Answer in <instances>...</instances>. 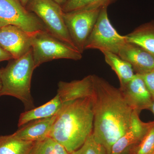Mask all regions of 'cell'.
I'll list each match as a JSON object with an SVG mask.
<instances>
[{
	"label": "cell",
	"mask_w": 154,
	"mask_h": 154,
	"mask_svg": "<svg viewBox=\"0 0 154 154\" xmlns=\"http://www.w3.org/2000/svg\"><path fill=\"white\" fill-rule=\"evenodd\" d=\"M30 154H70L66 149L51 137L36 142Z\"/></svg>",
	"instance_id": "ffe728a7"
},
{
	"label": "cell",
	"mask_w": 154,
	"mask_h": 154,
	"mask_svg": "<svg viewBox=\"0 0 154 154\" xmlns=\"http://www.w3.org/2000/svg\"><path fill=\"white\" fill-rule=\"evenodd\" d=\"M57 95L62 103L78 99L94 98V75L70 82L60 81L58 84Z\"/></svg>",
	"instance_id": "8fae6325"
},
{
	"label": "cell",
	"mask_w": 154,
	"mask_h": 154,
	"mask_svg": "<svg viewBox=\"0 0 154 154\" xmlns=\"http://www.w3.org/2000/svg\"><path fill=\"white\" fill-rule=\"evenodd\" d=\"M149 110H151L154 114V100L152 102V105H151L150 107L149 108Z\"/></svg>",
	"instance_id": "4316f807"
},
{
	"label": "cell",
	"mask_w": 154,
	"mask_h": 154,
	"mask_svg": "<svg viewBox=\"0 0 154 154\" xmlns=\"http://www.w3.org/2000/svg\"><path fill=\"white\" fill-rule=\"evenodd\" d=\"M153 100H154V70L143 75H140Z\"/></svg>",
	"instance_id": "603a6c76"
},
{
	"label": "cell",
	"mask_w": 154,
	"mask_h": 154,
	"mask_svg": "<svg viewBox=\"0 0 154 154\" xmlns=\"http://www.w3.org/2000/svg\"><path fill=\"white\" fill-rule=\"evenodd\" d=\"M2 87V80H1V69H0V91Z\"/></svg>",
	"instance_id": "83f0119b"
},
{
	"label": "cell",
	"mask_w": 154,
	"mask_h": 154,
	"mask_svg": "<svg viewBox=\"0 0 154 154\" xmlns=\"http://www.w3.org/2000/svg\"><path fill=\"white\" fill-rule=\"evenodd\" d=\"M94 122L93 134L110 154L112 146L125 134L131 124L133 110L120 89L94 75Z\"/></svg>",
	"instance_id": "6da1fadb"
},
{
	"label": "cell",
	"mask_w": 154,
	"mask_h": 154,
	"mask_svg": "<svg viewBox=\"0 0 154 154\" xmlns=\"http://www.w3.org/2000/svg\"></svg>",
	"instance_id": "1f68e13d"
},
{
	"label": "cell",
	"mask_w": 154,
	"mask_h": 154,
	"mask_svg": "<svg viewBox=\"0 0 154 154\" xmlns=\"http://www.w3.org/2000/svg\"><path fill=\"white\" fill-rule=\"evenodd\" d=\"M19 1H20V3L22 4V5L25 8L29 0H19Z\"/></svg>",
	"instance_id": "d4e9b609"
},
{
	"label": "cell",
	"mask_w": 154,
	"mask_h": 154,
	"mask_svg": "<svg viewBox=\"0 0 154 154\" xmlns=\"http://www.w3.org/2000/svg\"><path fill=\"white\" fill-rule=\"evenodd\" d=\"M121 154H130V153L129 149L123 152Z\"/></svg>",
	"instance_id": "f1b7e54d"
},
{
	"label": "cell",
	"mask_w": 154,
	"mask_h": 154,
	"mask_svg": "<svg viewBox=\"0 0 154 154\" xmlns=\"http://www.w3.org/2000/svg\"><path fill=\"white\" fill-rule=\"evenodd\" d=\"M99 8L83 9L63 12L67 29L76 48L83 54L88 37L98 19Z\"/></svg>",
	"instance_id": "52a82bcc"
},
{
	"label": "cell",
	"mask_w": 154,
	"mask_h": 154,
	"mask_svg": "<svg viewBox=\"0 0 154 154\" xmlns=\"http://www.w3.org/2000/svg\"><path fill=\"white\" fill-rule=\"evenodd\" d=\"M0 46L13 59L21 57L31 48L30 33L13 25L0 28Z\"/></svg>",
	"instance_id": "9c48e42d"
},
{
	"label": "cell",
	"mask_w": 154,
	"mask_h": 154,
	"mask_svg": "<svg viewBox=\"0 0 154 154\" xmlns=\"http://www.w3.org/2000/svg\"><path fill=\"white\" fill-rule=\"evenodd\" d=\"M127 42L143 48L154 56V22L143 24L125 35Z\"/></svg>",
	"instance_id": "2e32d148"
},
{
	"label": "cell",
	"mask_w": 154,
	"mask_h": 154,
	"mask_svg": "<svg viewBox=\"0 0 154 154\" xmlns=\"http://www.w3.org/2000/svg\"><path fill=\"white\" fill-rule=\"evenodd\" d=\"M130 154H152L154 152V121L145 135L129 149Z\"/></svg>",
	"instance_id": "44dd1931"
},
{
	"label": "cell",
	"mask_w": 154,
	"mask_h": 154,
	"mask_svg": "<svg viewBox=\"0 0 154 154\" xmlns=\"http://www.w3.org/2000/svg\"><path fill=\"white\" fill-rule=\"evenodd\" d=\"M119 89L128 104L139 113L149 110L153 101L140 75L135 74L132 79Z\"/></svg>",
	"instance_id": "30bf717a"
},
{
	"label": "cell",
	"mask_w": 154,
	"mask_h": 154,
	"mask_svg": "<svg viewBox=\"0 0 154 154\" xmlns=\"http://www.w3.org/2000/svg\"><path fill=\"white\" fill-rule=\"evenodd\" d=\"M70 154H107L105 148L95 139L93 133L83 145Z\"/></svg>",
	"instance_id": "7402d4cb"
},
{
	"label": "cell",
	"mask_w": 154,
	"mask_h": 154,
	"mask_svg": "<svg viewBox=\"0 0 154 154\" xmlns=\"http://www.w3.org/2000/svg\"><path fill=\"white\" fill-rule=\"evenodd\" d=\"M118 0H66L61 6L64 13L83 9L107 7Z\"/></svg>",
	"instance_id": "d6986e66"
},
{
	"label": "cell",
	"mask_w": 154,
	"mask_h": 154,
	"mask_svg": "<svg viewBox=\"0 0 154 154\" xmlns=\"http://www.w3.org/2000/svg\"><path fill=\"white\" fill-rule=\"evenodd\" d=\"M3 26H3V25H2V24H0V28H1V27H3Z\"/></svg>",
	"instance_id": "f546056e"
},
{
	"label": "cell",
	"mask_w": 154,
	"mask_h": 154,
	"mask_svg": "<svg viewBox=\"0 0 154 154\" xmlns=\"http://www.w3.org/2000/svg\"><path fill=\"white\" fill-rule=\"evenodd\" d=\"M30 36L35 68L54 60H79L82 58V54L78 49L55 38L46 30L36 31Z\"/></svg>",
	"instance_id": "277c9868"
},
{
	"label": "cell",
	"mask_w": 154,
	"mask_h": 154,
	"mask_svg": "<svg viewBox=\"0 0 154 154\" xmlns=\"http://www.w3.org/2000/svg\"><path fill=\"white\" fill-rule=\"evenodd\" d=\"M105 57L106 63L117 75L120 87L124 85L134 76V71L129 63L122 59L117 54L107 51L102 52Z\"/></svg>",
	"instance_id": "e0dca14e"
},
{
	"label": "cell",
	"mask_w": 154,
	"mask_h": 154,
	"mask_svg": "<svg viewBox=\"0 0 154 154\" xmlns=\"http://www.w3.org/2000/svg\"><path fill=\"white\" fill-rule=\"evenodd\" d=\"M56 116L30 122L13 135L23 140L35 142L42 140L49 137Z\"/></svg>",
	"instance_id": "5bb4252c"
},
{
	"label": "cell",
	"mask_w": 154,
	"mask_h": 154,
	"mask_svg": "<svg viewBox=\"0 0 154 154\" xmlns=\"http://www.w3.org/2000/svg\"><path fill=\"white\" fill-rule=\"evenodd\" d=\"M0 24L15 25L30 34L46 30L41 20L19 0H0Z\"/></svg>",
	"instance_id": "ba28073f"
},
{
	"label": "cell",
	"mask_w": 154,
	"mask_h": 154,
	"mask_svg": "<svg viewBox=\"0 0 154 154\" xmlns=\"http://www.w3.org/2000/svg\"><path fill=\"white\" fill-rule=\"evenodd\" d=\"M118 55L129 63L136 74L143 75L154 70V56L136 45L127 42Z\"/></svg>",
	"instance_id": "7c38bea8"
},
{
	"label": "cell",
	"mask_w": 154,
	"mask_h": 154,
	"mask_svg": "<svg viewBox=\"0 0 154 154\" xmlns=\"http://www.w3.org/2000/svg\"><path fill=\"white\" fill-rule=\"evenodd\" d=\"M62 105L57 94L49 102L39 107L26 110L20 114L18 126L21 127L30 122L51 117L57 114Z\"/></svg>",
	"instance_id": "9a60e30c"
},
{
	"label": "cell",
	"mask_w": 154,
	"mask_h": 154,
	"mask_svg": "<svg viewBox=\"0 0 154 154\" xmlns=\"http://www.w3.org/2000/svg\"><path fill=\"white\" fill-rule=\"evenodd\" d=\"M35 143L20 139L13 134L0 136V154H30Z\"/></svg>",
	"instance_id": "ac0fdd59"
},
{
	"label": "cell",
	"mask_w": 154,
	"mask_h": 154,
	"mask_svg": "<svg viewBox=\"0 0 154 154\" xmlns=\"http://www.w3.org/2000/svg\"><path fill=\"white\" fill-rule=\"evenodd\" d=\"M94 122L93 98L62 103L49 137L70 154L81 147L92 134Z\"/></svg>",
	"instance_id": "7a4b0ae2"
},
{
	"label": "cell",
	"mask_w": 154,
	"mask_h": 154,
	"mask_svg": "<svg viewBox=\"0 0 154 154\" xmlns=\"http://www.w3.org/2000/svg\"><path fill=\"white\" fill-rule=\"evenodd\" d=\"M139 114L137 111L133 110L129 128L112 146L110 154H121L138 143L145 135L152 122H143L140 119Z\"/></svg>",
	"instance_id": "4fadbf2b"
},
{
	"label": "cell",
	"mask_w": 154,
	"mask_h": 154,
	"mask_svg": "<svg viewBox=\"0 0 154 154\" xmlns=\"http://www.w3.org/2000/svg\"><path fill=\"white\" fill-rule=\"evenodd\" d=\"M54 1L57 3L58 4H59V5L62 6L66 0H54Z\"/></svg>",
	"instance_id": "484cf974"
},
{
	"label": "cell",
	"mask_w": 154,
	"mask_h": 154,
	"mask_svg": "<svg viewBox=\"0 0 154 154\" xmlns=\"http://www.w3.org/2000/svg\"><path fill=\"white\" fill-rule=\"evenodd\" d=\"M25 8L41 20L50 34L77 49L67 29L61 6L54 0H29Z\"/></svg>",
	"instance_id": "5b68a950"
},
{
	"label": "cell",
	"mask_w": 154,
	"mask_h": 154,
	"mask_svg": "<svg viewBox=\"0 0 154 154\" xmlns=\"http://www.w3.org/2000/svg\"><path fill=\"white\" fill-rule=\"evenodd\" d=\"M11 59H13L12 56L0 46V62Z\"/></svg>",
	"instance_id": "cb8c5ba5"
},
{
	"label": "cell",
	"mask_w": 154,
	"mask_h": 154,
	"mask_svg": "<svg viewBox=\"0 0 154 154\" xmlns=\"http://www.w3.org/2000/svg\"><path fill=\"white\" fill-rule=\"evenodd\" d=\"M107 7H103L92 32L88 37L85 50L98 49L118 55L127 42L125 36L118 33L111 24L107 14Z\"/></svg>",
	"instance_id": "8992f818"
},
{
	"label": "cell",
	"mask_w": 154,
	"mask_h": 154,
	"mask_svg": "<svg viewBox=\"0 0 154 154\" xmlns=\"http://www.w3.org/2000/svg\"><path fill=\"white\" fill-rule=\"evenodd\" d=\"M152 154H154V152L153 153H152Z\"/></svg>",
	"instance_id": "4dcf8cb0"
},
{
	"label": "cell",
	"mask_w": 154,
	"mask_h": 154,
	"mask_svg": "<svg viewBox=\"0 0 154 154\" xmlns=\"http://www.w3.org/2000/svg\"><path fill=\"white\" fill-rule=\"evenodd\" d=\"M35 69L32 48L21 57L10 62L5 68L1 69L0 96H13L22 101L25 109L34 108L31 82Z\"/></svg>",
	"instance_id": "3957f363"
}]
</instances>
